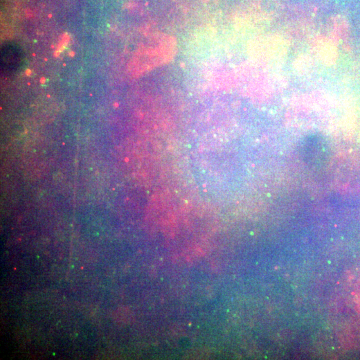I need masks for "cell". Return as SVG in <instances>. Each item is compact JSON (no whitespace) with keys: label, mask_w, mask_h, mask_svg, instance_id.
<instances>
[{"label":"cell","mask_w":360,"mask_h":360,"mask_svg":"<svg viewBox=\"0 0 360 360\" xmlns=\"http://www.w3.org/2000/svg\"><path fill=\"white\" fill-rule=\"evenodd\" d=\"M2 64H3L4 69L8 70L14 69L19 64L20 53L15 50L12 47H9L6 49H4L2 51Z\"/></svg>","instance_id":"1"}]
</instances>
